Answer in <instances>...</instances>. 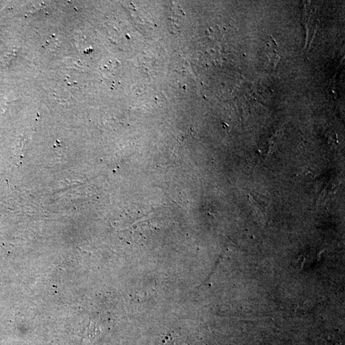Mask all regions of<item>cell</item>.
Here are the masks:
<instances>
[]
</instances>
